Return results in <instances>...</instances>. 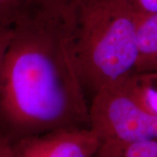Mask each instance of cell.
<instances>
[{
	"mask_svg": "<svg viewBox=\"0 0 157 157\" xmlns=\"http://www.w3.org/2000/svg\"><path fill=\"white\" fill-rule=\"evenodd\" d=\"M128 84L140 104L157 115V72L135 73L128 78Z\"/></svg>",
	"mask_w": 157,
	"mask_h": 157,
	"instance_id": "obj_6",
	"label": "cell"
},
{
	"mask_svg": "<svg viewBox=\"0 0 157 157\" xmlns=\"http://www.w3.org/2000/svg\"><path fill=\"white\" fill-rule=\"evenodd\" d=\"M89 128L100 140L95 157H117L130 144L157 140V115L139 102L128 79L90 99Z\"/></svg>",
	"mask_w": 157,
	"mask_h": 157,
	"instance_id": "obj_3",
	"label": "cell"
},
{
	"mask_svg": "<svg viewBox=\"0 0 157 157\" xmlns=\"http://www.w3.org/2000/svg\"><path fill=\"white\" fill-rule=\"evenodd\" d=\"M0 157H15L12 145L3 138H0Z\"/></svg>",
	"mask_w": 157,
	"mask_h": 157,
	"instance_id": "obj_11",
	"label": "cell"
},
{
	"mask_svg": "<svg viewBox=\"0 0 157 157\" xmlns=\"http://www.w3.org/2000/svg\"><path fill=\"white\" fill-rule=\"evenodd\" d=\"M12 147L15 157H95L100 140L89 127L68 128L23 137Z\"/></svg>",
	"mask_w": 157,
	"mask_h": 157,
	"instance_id": "obj_4",
	"label": "cell"
},
{
	"mask_svg": "<svg viewBox=\"0 0 157 157\" xmlns=\"http://www.w3.org/2000/svg\"><path fill=\"white\" fill-rule=\"evenodd\" d=\"M17 17H8L0 14V73L6 52L13 36L14 22Z\"/></svg>",
	"mask_w": 157,
	"mask_h": 157,
	"instance_id": "obj_7",
	"label": "cell"
},
{
	"mask_svg": "<svg viewBox=\"0 0 157 157\" xmlns=\"http://www.w3.org/2000/svg\"><path fill=\"white\" fill-rule=\"evenodd\" d=\"M63 11L33 6L14 22L0 73V118L24 137L89 127Z\"/></svg>",
	"mask_w": 157,
	"mask_h": 157,
	"instance_id": "obj_1",
	"label": "cell"
},
{
	"mask_svg": "<svg viewBox=\"0 0 157 157\" xmlns=\"http://www.w3.org/2000/svg\"><path fill=\"white\" fill-rule=\"evenodd\" d=\"M138 17L157 12V0H121Z\"/></svg>",
	"mask_w": 157,
	"mask_h": 157,
	"instance_id": "obj_9",
	"label": "cell"
},
{
	"mask_svg": "<svg viewBox=\"0 0 157 157\" xmlns=\"http://www.w3.org/2000/svg\"><path fill=\"white\" fill-rule=\"evenodd\" d=\"M34 5L50 8H65L71 0H32Z\"/></svg>",
	"mask_w": 157,
	"mask_h": 157,
	"instance_id": "obj_10",
	"label": "cell"
},
{
	"mask_svg": "<svg viewBox=\"0 0 157 157\" xmlns=\"http://www.w3.org/2000/svg\"><path fill=\"white\" fill-rule=\"evenodd\" d=\"M63 11L73 61L90 99L135 74L140 17L121 0H71Z\"/></svg>",
	"mask_w": 157,
	"mask_h": 157,
	"instance_id": "obj_2",
	"label": "cell"
},
{
	"mask_svg": "<svg viewBox=\"0 0 157 157\" xmlns=\"http://www.w3.org/2000/svg\"><path fill=\"white\" fill-rule=\"evenodd\" d=\"M137 41L135 73L157 72V12L139 19Z\"/></svg>",
	"mask_w": 157,
	"mask_h": 157,
	"instance_id": "obj_5",
	"label": "cell"
},
{
	"mask_svg": "<svg viewBox=\"0 0 157 157\" xmlns=\"http://www.w3.org/2000/svg\"><path fill=\"white\" fill-rule=\"evenodd\" d=\"M33 6L32 0H0V14L17 17Z\"/></svg>",
	"mask_w": 157,
	"mask_h": 157,
	"instance_id": "obj_8",
	"label": "cell"
}]
</instances>
